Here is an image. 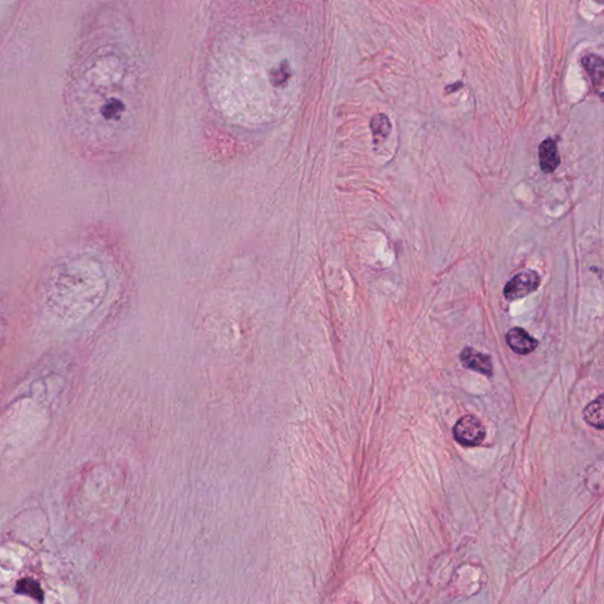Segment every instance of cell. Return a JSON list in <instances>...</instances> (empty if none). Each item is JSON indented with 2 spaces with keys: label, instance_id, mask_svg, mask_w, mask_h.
Segmentation results:
<instances>
[{
  "label": "cell",
  "instance_id": "4",
  "mask_svg": "<svg viewBox=\"0 0 604 604\" xmlns=\"http://www.w3.org/2000/svg\"><path fill=\"white\" fill-rule=\"evenodd\" d=\"M461 361L465 368L472 370L474 372L482 373L486 376H492L494 374L490 357L476 351L474 348H465L461 352Z\"/></svg>",
  "mask_w": 604,
  "mask_h": 604
},
{
  "label": "cell",
  "instance_id": "1",
  "mask_svg": "<svg viewBox=\"0 0 604 604\" xmlns=\"http://www.w3.org/2000/svg\"><path fill=\"white\" fill-rule=\"evenodd\" d=\"M541 276L533 269H524L517 273L504 287V296L507 301H516L533 294L541 286Z\"/></svg>",
  "mask_w": 604,
  "mask_h": 604
},
{
  "label": "cell",
  "instance_id": "12",
  "mask_svg": "<svg viewBox=\"0 0 604 604\" xmlns=\"http://www.w3.org/2000/svg\"><path fill=\"white\" fill-rule=\"evenodd\" d=\"M599 4H602V0H596Z\"/></svg>",
  "mask_w": 604,
  "mask_h": 604
},
{
  "label": "cell",
  "instance_id": "2",
  "mask_svg": "<svg viewBox=\"0 0 604 604\" xmlns=\"http://www.w3.org/2000/svg\"><path fill=\"white\" fill-rule=\"evenodd\" d=\"M453 435L463 446H477L485 438V427L474 415H464L453 427Z\"/></svg>",
  "mask_w": 604,
  "mask_h": 604
},
{
  "label": "cell",
  "instance_id": "8",
  "mask_svg": "<svg viewBox=\"0 0 604 604\" xmlns=\"http://www.w3.org/2000/svg\"><path fill=\"white\" fill-rule=\"evenodd\" d=\"M371 131H372L374 141L383 142L389 137L391 131H392V124L389 117L384 114H378L373 116L371 119Z\"/></svg>",
  "mask_w": 604,
  "mask_h": 604
},
{
  "label": "cell",
  "instance_id": "11",
  "mask_svg": "<svg viewBox=\"0 0 604 604\" xmlns=\"http://www.w3.org/2000/svg\"><path fill=\"white\" fill-rule=\"evenodd\" d=\"M289 77H291V68L286 62H283L279 68L275 69L274 71L271 72V83L276 86L285 84Z\"/></svg>",
  "mask_w": 604,
  "mask_h": 604
},
{
  "label": "cell",
  "instance_id": "6",
  "mask_svg": "<svg viewBox=\"0 0 604 604\" xmlns=\"http://www.w3.org/2000/svg\"><path fill=\"white\" fill-rule=\"evenodd\" d=\"M582 65L587 71L588 76L590 77L594 86L601 88L604 76L603 60L597 55L584 56Z\"/></svg>",
  "mask_w": 604,
  "mask_h": 604
},
{
  "label": "cell",
  "instance_id": "7",
  "mask_svg": "<svg viewBox=\"0 0 604 604\" xmlns=\"http://www.w3.org/2000/svg\"><path fill=\"white\" fill-rule=\"evenodd\" d=\"M584 420L589 425L602 430L603 428V394H601L600 397L596 400L590 402L589 405L584 409Z\"/></svg>",
  "mask_w": 604,
  "mask_h": 604
},
{
  "label": "cell",
  "instance_id": "9",
  "mask_svg": "<svg viewBox=\"0 0 604 604\" xmlns=\"http://www.w3.org/2000/svg\"><path fill=\"white\" fill-rule=\"evenodd\" d=\"M16 592L21 595L30 596L34 600L43 602L44 601V592L38 582L32 579H23L19 581L16 587Z\"/></svg>",
  "mask_w": 604,
  "mask_h": 604
},
{
  "label": "cell",
  "instance_id": "5",
  "mask_svg": "<svg viewBox=\"0 0 604 604\" xmlns=\"http://www.w3.org/2000/svg\"><path fill=\"white\" fill-rule=\"evenodd\" d=\"M538 158L543 173H553L561 165L557 143L554 138H546L538 147Z\"/></svg>",
  "mask_w": 604,
  "mask_h": 604
},
{
  "label": "cell",
  "instance_id": "10",
  "mask_svg": "<svg viewBox=\"0 0 604 604\" xmlns=\"http://www.w3.org/2000/svg\"><path fill=\"white\" fill-rule=\"evenodd\" d=\"M124 110L125 106L123 104V101L117 98H111L101 106V116L108 121H119Z\"/></svg>",
  "mask_w": 604,
  "mask_h": 604
},
{
  "label": "cell",
  "instance_id": "3",
  "mask_svg": "<svg viewBox=\"0 0 604 604\" xmlns=\"http://www.w3.org/2000/svg\"><path fill=\"white\" fill-rule=\"evenodd\" d=\"M505 340L512 351L520 355L529 354L535 351L538 346L536 339L533 338L527 330L520 327H515L509 330Z\"/></svg>",
  "mask_w": 604,
  "mask_h": 604
}]
</instances>
